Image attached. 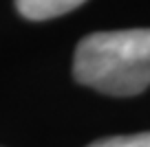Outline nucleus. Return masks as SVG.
Instances as JSON below:
<instances>
[{
	"label": "nucleus",
	"instance_id": "nucleus-1",
	"mask_svg": "<svg viewBox=\"0 0 150 147\" xmlns=\"http://www.w3.org/2000/svg\"><path fill=\"white\" fill-rule=\"evenodd\" d=\"M73 75L82 86L132 97L150 86V29L91 33L77 44Z\"/></svg>",
	"mask_w": 150,
	"mask_h": 147
},
{
	"label": "nucleus",
	"instance_id": "nucleus-2",
	"mask_svg": "<svg viewBox=\"0 0 150 147\" xmlns=\"http://www.w3.org/2000/svg\"><path fill=\"white\" fill-rule=\"evenodd\" d=\"M82 2L84 0H16V7L27 20H49L69 13Z\"/></svg>",
	"mask_w": 150,
	"mask_h": 147
},
{
	"label": "nucleus",
	"instance_id": "nucleus-3",
	"mask_svg": "<svg viewBox=\"0 0 150 147\" xmlns=\"http://www.w3.org/2000/svg\"><path fill=\"white\" fill-rule=\"evenodd\" d=\"M86 147H150V132L132 134V136H110L99 138Z\"/></svg>",
	"mask_w": 150,
	"mask_h": 147
}]
</instances>
